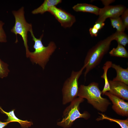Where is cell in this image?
<instances>
[{"instance_id":"cell-1","label":"cell","mask_w":128,"mask_h":128,"mask_svg":"<svg viewBox=\"0 0 128 128\" xmlns=\"http://www.w3.org/2000/svg\"><path fill=\"white\" fill-rule=\"evenodd\" d=\"M102 94L98 83L93 82L87 86L81 85L79 87L78 96L86 99L94 108L103 113L107 111L111 103L107 99L102 97Z\"/></svg>"},{"instance_id":"cell-2","label":"cell","mask_w":128,"mask_h":128,"mask_svg":"<svg viewBox=\"0 0 128 128\" xmlns=\"http://www.w3.org/2000/svg\"><path fill=\"white\" fill-rule=\"evenodd\" d=\"M114 33L98 42L90 49L85 58L84 65L86 69L85 78L88 73L101 63L108 51L112 41L114 40Z\"/></svg>"},{"instance_id":"cell-3","label":"cell","mask_w":128,"mask_h":128,"mask_svg":"<svg viewBox=\"0 0 128 128\" xmlns=\"http://www.w3.org/2000/svg\"><path fill=\"white\" fill-rule=\"evenodd\" d=\"M30 32L34 42L33 47L35 50L33 52L30 51L27 58H29L33 63L38 64L44 69L50 56L56 49V45L54 42L51 41L47 46H45L42 41L43 34L37 38L34 36L32 30Z\"/></svg>"},{"instance_id":"cell-4","label":"cell","mask_w":128,"mask_h":128,"mask_svg":"<svg viewBox=\"0 0 128 128\" xmlns=\"http://www.w3.org/2000/svg\"><path fill=\"white\" fill-rule=\"evenodd\" d=\"M84 100V99L78 97L71 102L64 111L62 120L57 122V125L64 128H69L78 118H82L86 120L89 119L91 115L88 112L85 111L81 113L80 111V104Z\"/></svg>"},{"instance_id":"cell-5","label":"cell","mask_w":128,"mask_h":128,"mask_svg":"<svg viewBox=\"0 0 128 128\" xmlns=\"http://www.w3.org/2000/svg\"><path fill=\"white\" fill-rule=\"evenodd\" d=\"M24 8L22 7L17 11L14 10L12 13L15 18V23L11 30V32L14 34L16 36L15 43L18 42V34L20 36L23 41L25 47L26 57L27 58L30 51L28 45V33L32 30V25L26 21L24 16Z\"/></svg>"},{"instance_id":"cell-6","label":"cell","mask_w":128,"mask_h":128,"mask_svg":"<svg viewBox=\"0 0 128 128\" xmlns=\"http://www.w3.org/2000/svg\"><path fill=\"white\" fill-rule=\"evenodd\" d=\"M85 68V67L83 65L78 71H73L70 77L64 82L62 89L63 105L71 102L78 96V80Z\"/></svg>"},{"instance_id":"cell-7","label":"cell","mask_w":128,"mask_h":128,"mask_svg":"<svg viewBox=\"0 0 128 128\" xmlns=\"http://www.w3.org/2000/svg\"><path fill=\"white\" fill-rule=\"evenodd\" d=\"M48 12L54 16L64 28L70 27L76 21L74 16L56 6L50 8Z\"/></svg>"},{"instance_id":"cell-8","label":"cell","mask_w":128,"mask_h":128,"mask_svg":"<svg viewBox=\"0 0 128 128\" xmlns=\"http://www.w3.org/2000/svg\"><path fill=\"white\" fill-rule=\"evenodd\" d=\"M126 9L124 6L120 5L105 6L100 8L98 18L96 22H104L108 18L119 17Z\"/></svg>"},{"instance_id":"cell-9","label":"cell","mask_w":128,"mask_h":128,"mask_svg":"<svg viewBox=\"0 0 128 128\" xmlns=\"http://www.w3.org/2000/svg\"><path fill=\"white\" fill-rule=\"evenodd\" d=\"M104 95L107 96L111 101L113 104L112 108L117 114L123 116H128V102L108 91L106 92Z\"/></svg>"},{"instance_id":"cell-10","label":"cell","mask_w":128,"mask_h":128,"mask_svg":"<svg viewBox=\"0 0 128 128\" xmlns=\"http://www.w3.org/2000/svg\"><path fill=\"white\" fill-rule=\"evenodd\" d=\"M111 94L123 100H128V86L119 81L109 80Z\"/></svg>"},{"instance_id":"cell-11","label":"cell","mask_w":128,"mask_h":128,"mask_svg":"<svg viewBox=\"0 0 128 128\" xmlns=\"http://www.w3.org/2000/svg\"><path fill=\"white\" fill-rule=\"evenodd\" d=\"M0 110L1 113L5 114L8 116V119L5 120L6 121L18 122L22 128H28L33 124L32 122L29 121L27 120H23L16 117L14 113V109L12 110L9 112H7L4 111L0 106Z\"/></svg>"},{"instance_id":"cell-12","label":"cell","mask_w":128,"mask_h":128,"mask_svg":"<svg viewBox=\"0 0 128 128\" xmlns=\"http://www.w3.org/2000/svg\"><path fill=\"white\" fill-rule=\"evenodd\" d=\"M111 68L116 71L117 75L113 80L123 82L128 85V68H123L119 65L112 63Z\"/></svg>"},{"instance_id":"cell-13","label":"cell","mask_w":128,"mask_h":128,"mask_svg":"<svg viewBox=\"0 0 128 128\" xmlns=\"http://www.w3.org/2000/svg\"><path fill=\"white\" fill-rule=\"evenodd\" d=\"M72 8L76 12L89 13L96 15H99L100 9L96 6L85 3L77 4L74 6Z\"/></svg>"},{"instance_id":"cell-14","label":"cell","mask_w":128,"mask_h":128,"mask_svg":"<svg viewBox=\"0 0 128 128\" xmlns=\"http://www.w3.org/2000/svg\"><path fill=\"white\" fill-rule=\"evenodd\" d=\"M62 2L61 0H45L40 6L32 10V13L34 14H43L48 12L51 7L56 6Z\"/></svg>"},{"instance_id":"cell-15","label":"cell","mask_w":128,"mask_h":128,"mask_svg":"<svg viewBox=\"0 0 128 128\" xmlns=\"http://www.w3.org/2000/svg\"><path fill=\"white\" fill-rule=\"evenodd\" d=\"M112 64L111 61H107L104 64L102 67L104 72L101 77L104 79L105 82L104 87L102 91V94L103 95L106 92L109 91L110 90L109 80L107 76V72L109 69L111 68Z\"/></svg>"},{"instance_id":"cell-16","label":"cell","mask_w":128,"mask_h":128,"mask_svg":"<svg viewBox=\"0 0 128 128\" xmlns=\"http://www.w3.org/2000/svg\"><path fill=\"white\" fill-rule=\"evenodd\" d=\"M109 54L111 56L120 57L128 58V53L124 47L118 44L117 47L113 48L109 52Z\"/></svg>"},{"instance_id":"cell-17","label":"cell","mask_w":128,"mask_h":128,"mask_svg":"<svg viewBox=\"0 0 128 128\" xmlns=\"http://www.w3.org/2000/svg\"><path fill=\"white\" fill-rule=\"evenodd\" d=\"M101 116L97 119L96 120L99 121L104 119L108 120L110 122H114L118 124L121 128H128V119L122 120L113 118L107 116L105 114L98 113Z\"/></svg>"},{"instance_id":"cell-18","label":"cell","mask_w":128,"mask_h":128,"mask_svg":"<svg viewBox=\"0 0 128 128\" xmlns=\"http://www.w3.org/2000/svg\"><path fill=\"white\" fill-rule=\"evenodd\" d=\"M114 40L117 41L118 44H119L124 47L128 43V35L123 32L116 31L114 33Z\"/></svg>"},{"instance_id":"cell-19","label":"cell","mask_w":128,"mask_h":128,"mask_svg":"<svg viewBox=\"0 0 128 128\" xmlns=\"http://www.w3.org/2000/svg\"><path fill=\"white\" fill-rule=\"evenodd\" d=\"M110 19L112 26L116 28L117 31L124 32L126 28L121 17L110 18Z\"/></svg>"},{"instance_id":"cell-20","label":"cell","mask_w":128,"mask_h":128,"mask_svg":"<svg viewBox=\"0 0 128 128\" xmlns=\"http://www.w3.org/2000/svg\"><path fill=\"white\" fill-rule=\"evenodd\" d=\"M8 65L0 59V77L3 78L6 77L9 71L8 68Z\"/></svg>"},{"instance_id":"cell-21","label":"cell","mask_w":128,"mask_h":128,"mask_svg":"<svg viewBox=\"0 0 128 128\" xmlns=\"http://www.w3.org/2000/svg\"><path fill=\"white\" fill-rule=\"evenodd\" d=\"M4 23L0 20V42H6L7 41V36L3 28Z\"/></svg>"},{"instance_id":"cell-22","label":"cell","mask_w":128,"mask_h":128,"mask_svg":"<svg viewBox=\"0 0 128 128\" xmlns=\"http://www.w3.org/2000/svg\"><path fill=\"white\" fill-rule=\"evenodd\" d=\"M121 20L125 28H128V9L126 8L121 15Z\"/></svg>"},{"instance_id":"cell-23","label":"cell","mask_w":128,"mask_h":128,"mask_svg":"<svg viewBox=\"0 0 128 128\" xmlns=\"http://www.w3.org/2000/svg\"><path fill=\"white\" fill-rule=\"evenodd\" d=\"M90 33L92 37H96L98 35L99 31L93 27L90 28L89 30Z\"/></svg>"},{"instance_id":"cell-24","label":"cell","mask_w":128,"mask_h":128,"mask_svg":"<svg viewBox=\"0 0 128 128\" xmlns=\"http://www.w3.org/2000/svg\"><path fill=\"white\" fill-rule=\"evenodd\" d=\"M105 25V23L104 22H96L93 27L99 31Z\"/></svg>"},{"instance_id":"cell-25","label":"cell","mask_w":128,"mask_h":128,"mask_svg":"<svg viewBox=\"0 0 128 128\" xmlns=\"http://www.w3.org/2000/svg\"><path fill=\"white\" fill-rule=\"evenodd\" d=\"M102 3L105 6L109 5L110 4L114 2L115 0H101Z\"/></svg>"},{"instance_id":"cell-26","label":"cell","mask_w":128,"mask_h":128,"mask_svg":"<svg viewBox=\"0 0 128 128\" xmlns=\"http://www.w3.org/2000/svg\"><path fill=\"white\" fill-rule=\"evenodd\" d=\"M10 123L7 121L2 122L0 121V128H4Z\"/></svg>"}]
</instances>
